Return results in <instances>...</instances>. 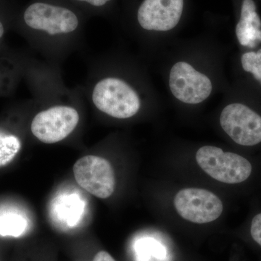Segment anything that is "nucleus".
Segmentation results:
<instances>
[{"label":"nucleus","instance_id":"nucleus-4","mask_svg":"<svg viewBox=\"0 0 261 261\" xmlns=\"http://www.w3.org/2000/svg\"><path fill=\"white\" fill-rule=\"evenodd\" d=\"M73 173L78 185L95 197L106 199L114 192V171L109 161L103 158L84 156L75 163Z\"/></svg>","mask_w":261,"mask_h":261},{"label":"nucleus","instance_id":"nucleus-19","mask_svg":"<svg viewBox=\"0 0 261 261\" xmlns=\"http://www.w3.org/2000/svg\"><path fill=\"white\" fill-rule=\"evenodd\" d=\"M4 34V27H3V23L0 22V38L3 37Z\"/></svg>","mask_w":261,"mask_h":261},{"label":"nucleus","instance_id":"nucleus-7","mask_svg":"<svg viewBox=\"0 0 261 261\" xmlns=\"http://www.w3.org/2000/svg\"><path fill=\"white\" fill-rule=\"evenodd\" d=\"M80 121L76 110L55 106L38 113L32 123L33 135L46 144H54L69 136Z\"/></svg>","mask_w":261,"mask_h":261},{"label":"nucleus","instance_id":"nucleus-11","mask_svg":"<svg viewBox=\"0 0 261 261\" xmlns=\"http://www.w3.org/2000/svg\"><path fill=\"white\" fill-rule=\"evenodd\" d=\"M85 203L80 196L72 194L57 198L53 205V215L59 222L73 227L82 219Z\"/></svg>","mask_w":261,"mask_h":261},{"label":"nucleus","instance_id":"nucleus-2","mask_svg":"<svg viewBox=\"0 0 261 261\" xmlns=\"http://www.w3.org/2000/svg\"><path fill=\"white\" fill-rule=\"evenodd\" d=\"M92 100L98 110L119 119L135 116L140 108L138 94L126 82L116 78L105 79L98 82Z\"/></svg>","mask_w":261,"mask_h":261},{"label":"nucleus","instance_id":"nucleus-8","mask_svg":"<svg viewBox=\"0 0 261 261\" xmlns=\"http://www.w3.org/2000/svg\"><path fill=\"white\" fill-rule=\"evenodd\" d=\"M169 85L174 97L187 104L203 102L212 92L211 80L185 62L173 65L170 73Z\"/></svg>","mask_w":261,"mask_h":261},{"label":"nucleus","instance_id":"nucleus-15","mask_svg":"<svg viewBox=\"0 0 261 261\" xmlns=\"http://www.w3.org/2000/svg\"><path fill=\"white\" fill-rule=\"evenodd\" d=\"M242 65L245 71L252 73L261 83V49L257 53L254 51L245 53L242 57Z\"/></svg>","mask_w":261,"mask_h":261},{"label":"nucleus","instance_id":"nucleus-12","mask_svg":"<svg viewBox=\"0 0 261 261\" xmlns=\"http://www.w3.org/2000/svg\"><path fill=\"white\" fill-rule=\"evenodd\" d=\"M28 226V221L22 215L8 212L0 216V235L14 238L21 236Z\"/></svg>","mask_w":261,"mask_h":261},{"label":"nucleus","instance_id":"nucleus-10","mask_svg":"<svg viewBox=\"0 0 261 261\" xmlns=\"http://www.w3.org/2000/svg\"><path fill=\"white\" fill-rule=\"evenodd\" d=\"M236 34L239 42L243 46L254 47L261 42V20L254 0L242 2Z\"/></svg>","mask_w":261,"mask_h":261},{"label":"nucleus","instance_id":"nucleus-17","mask_svg":"<svg viewBox=\"0 0 261 261\" xmlns=\"http://www.w3.org/2000/svg\"><path fill=\"white\" fill-rule=\"evenodd\" d=\"M76 3H82L94 8H101L107 5L113 0H73Z\"/></svg>","mask_w":261,"mask_h":261},{"label":"nucleus","instance_id":"nucleus-6","mask_svg":"<svg viewBox=\"0 0 261 261\" xmlns=\"http://www.w3.org/2000/svg\"><path fill=\"white\" fill-rule=\"evenodd\" d=\"M221 127L237 144L253 146L261 142V116L240 103L228 105L220 118Z\"/></svg>","mask_w":261,"mask_h":261},{"label":"nucleus","instance_id":"nucleus-14","mask_svg":"<svg viewBox=\"0 0 261 261\" xmlns=\"http://www.w3.org/2000/svg\"><path fill=\"white\" fill-rule=\"evenodd\" d=\"M21 145L18 137L0 132V167L13 161Z\"/></svg>","mask_w":261,"mask_h":261},{"label":"nucleus","instance_id":"nucleus-3","mask_svg":"<svg viewBox=\"0 0 261 261\" xmlns=\"http://www.w3.org/2000/svg\"><path fill=\"white\" fill-rule=\"evenodd\" d=\"M23 20L29 28L51 36L69 34L80 25V18L74 11L46 1H37L29 5L24 12Z\"/></svg>","mask_w":261,"mask_h":261},{"label":"nucleus","instance_id":"nucleus-18","mask_svg":"<svg viewBox=\"0 0 261 261\" xmlns=\"http://www.w3.org/2000/svg\"><path fill=\"white\" fill-rule=\"evenodd\" d=\"M92 261H116L108 252L100 251L97 252Z\"/></svg>","mask_w":261,"mask_h":261},{"label":"nucleus","instance_id":"nucleus-5","mask_svg":"<svg viewBox=\"0 0 261 261\" xmlns=\"http://www.w3.org/2000/svg\"><path fill=\"white\" fill-rule=\"evenodd\" d=\"M174 206L184 219L195 224H207L219 219L224 206L219 197L203 189L187 188L174 197Z\"/></svg>","mask_w":261,"mask_h":261},{"label":"nucleus","instance_id":"nucleus-16","mask_svg":"<svg viewBox=\"0 0 261 261\" xmlns=\"http://www.w3.org/2000/svg\"><path fill=\"white\" fill-rule=\"evenodd\" d=\"M250 233L254 241L261 247V214L256 215L252 219Z\"/></svg>","mask_w":261,"mask_h":261},{"label":"nucleus","instance_id":"nucleus-9","mask_svg":"<svg viewBox=\"0 0 261 261\" xmlns=\"http://www.w3.org/2000/svg\"><path fill=\"white\" fill-rule=\"evenodd\" d=\"M183 8L184 0H144L137 20L145 30L166 32L176 27Z\"/></svg>","mask_w":261,"mask_h":261},{"label":"nucleus","instance_id":"nucleus-1","mask_svg":"<svg viewBox=\"0 0 261 261\" xmlns=\"http://www.w3.org/2000/svg\"><path fill=\"white\" fill-rule=\"evenodd\" d=\"M197 164L215 180L229 185L245 181L252 173V165L240 154L225 152L214 146H204L196 154Z\"/></svg>","mask_w":261,"mask_h":261},{"label":"nucleus","instance_id":"nucleus-13","mask_svg":"<svg viewBox=\"0 0 261 261\" xmlns=\"http://www.w3.org/2000/svg\"><path fill=\"white\" fill-rule=\"evenodd\" d=\"M135 251L138 260H148L150 257L163 260L166 256L165 247L153 238H142L136 243Z\"/></svg>","mask_w":261,"mask_h":261}]
</instances>
